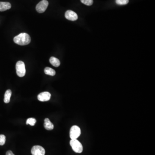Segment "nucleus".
<instances>
[{
    "instance_id": "obj_14",
    "label": "nucleus",
    "mask_w": 155,
    "mask_h": 155,
    "mask_svg": "<svg viewBox=\"0 0 155 155\" xmlns=\"http://www.w3.org/2000/svg\"><path fill=\"white\" fill-rule=\"evenodd\" d=\"M36 123V120L35 118H29L27 120L26 124V125H30L31 126H34Z\"/></svg>"
},
{
    "instance_id": "obj_3",
    "label": "nucleus",
    "mask_w": 155,
    "mask_h": 155,
    "mask_svg": "<svg viewBox=\"0 0 155 155\" xmlns=\"http://www.w3.org/2000/svg\"><path fill=\"white\" fill-rule=\"evenodd\" d=\"M70 144L74 152L79 154H80L82 152V145L77 140L71 139L70 141Z\"/></svg>"
},
{
    "instance_id": "obj_11",
    "label": "nucleus",
    "mask_w": 155,
    "mask_h": 155,
    "mask_svg": "<svg viewBox=\"0 0 155 155\" xmlns=\"http://www.w3.org/2000/svg\"><path fill=\"white\" fill-rule=\"evenodd\" d=\"M49 61H50V63L54 67H59L60 65V62L59 60L54 57H52L50 58Z\"/></svg>"
},
{
    "instance_id": "obj_17",
    "label": "nucleus",
    "mask_w": 155,
    "mask_h": 155,
    "mask_svg": "<svg viewBox=\"0 0 155 155\" xmlns=\"http://www.w3.org/2000/svg\"><path fill=\"white\" fill-rule=\"evenodd\" d=\"M6 142V137L3 134L0 135V145L3 146Z\"/></svg>"
},
{
    "instance_id": "obj_1",
    "label": "nucleus",
    "mask_w": 155,
    "mask_h": 155,
    "mask_svg": "<svg viewBox=\"0 0 155 155\" xmlns=\"http://www.w3.org/2000/svg\"><path fill=\"white\" fill-rule=\"evenodd\" d=\"M13 41L17 45L24 46L30 43L31 37L28 34L21 33L14 37Z\"/></svg>"
},
{
    "instance_id": "obj_15",
    "label": "nucleus",
    "mask_w": 155,
    "mask_h": 155,
    "mask_svg": "<svg viewBox=\"0 0 155 155\" xmlns=\"http://www.w3.org/2000/svg\"><path fill=\"white\" fill-rule=\"evenodd\" d=\"M116 4L123 5L127 4L129 2V0H115Z\"/></svg>"
},
{
    "instance_id": "obj_13",
    "label": "nucleus",
    "mask_w": 155,
    "mask_h": 155,
    "mask_svg": "<svg viewBox=\"0 0 155 155\" xmlns=\"http://www.w3.org/2000/svg\"><path fill=\"white\" fill-rule=\"evenodd\" d=\"M44 72L46 75L51 76H54L55 75L56 72L54 70L50 67H47L45 68Z\"/></svg>"
},
{
    "instance_id": "obj_5",
    "label": "nucleus",
    "mask_w": 155,
    "mask_h": 155,
    "mask_svg": "<svg viewBox=\"0 0 155 155\" xmlns=\"http://www.w3.org/2000/svg\"><path fill=\"white\" fill-rule=\"evenodd\" d=\"M49 3L47 0H42L41 1L36 7V10L39 13H43L45 12L47 9Z\"/></svg>"
},
{
    "instance_id": "obj_7",
    "label": "nucleus",
    "mask_w": 155,
    "mask_h": 155,
    "mask_svg": "<svg viewBox=\"0 0 155 155\" xmlns=\"http://www.w3.org/2000/svg\"><path fill=\"white\" fill-rule=\"evenodd\" d=\"M65 18L69 21H76L78 19V16L77 13L71 10H68L65 12Z\"/></svg>"
},
{
    "instance_id": "obj_12",
    "label": "nucleus",
    "mask_w": 155,
    "mask_h": 155,
    "mask_svg": "<svg viewBox=\"0 0 155 155\" xmlns=\"http://www.w3.org/2000/svg\"><path fill=\"white\" fill-rule=\"evenodd\" d=\"M11 95H12V92L11 90L8 89L6 90L4 94V100L5 103L8 104L10 102Z\"/></svg>"
},
{
    "instance_id": "obj_4",
    "label": "nucleus",
    "mask_w": 155,
    "mask_h": 155,
    "mask_svg": "<svg viewBox=\"0 0 155 155\" xmlns=\"http://www.w3.org/2000/svg\"><path fill=\"white\" fill-rule=\"evenodd\" d=\"M81 134V131L79 127L74 126L70 129V135L71 139H77Z\"/></svg>"
},
{
    "instance_id": "obj_8",
    "label": "nucleus",
    "mask_w": 155,
    "mask_h": 155,
    "mask_svg": "<svg viewBox=\"0 0 155 155\" xmlns=\"http://www.w3.org/2000/svg\"><path fill=\"white\" fill-rule=\"evenodd\" d=\"M51 94L48 92H41L37 96V99L41 102L48 101L51 99Z\"/></svg>"
},
{
    "instance_id": "obj_18",
    "label": "nucleus",
    "mask_w": 155,
    "mask_h": 155,
    "mask_svg": "<svg viewBox=\"0 0 155 155\" xmlns=\"http://www.w3.org/2000/svg\"><path fill=\"white\" fill-rule=\"evenodd\" d=\"M6 155H15L14 154H13V153L12 152V151H7L6 153Z\"/></svg>"
},
{
    "instance_id": "obj_6",
    "label": "nucleus",
    "mask_w": 155,
    "mask_h": 155,
    "mask_svg": "<svg viewBox=\"0 0 155 155\" xmlns=\"http://www.w3.org/2000/svg\"><path fill=\"white\" fill-rule=\"evenodd\" d=\"M31 153L32 155H45V151L43 147L36 145L32 148Z\"/></svg>"
},
{
    "instance_id": "obj_16",
    "label": "nucleus",
    "mask_w": 155,
    "mask_h": 155,
    "mask_svg": "<svg viewBox=\"0 0 155 155\" xmlns=\"http://www.w3.org/2000/svg\"><path fill=\"white\" fill-rule=\"evenodd\" d=\"M82 3L87 6H91L93 4V0H81Z\"/></svg>"
},
{
    "instance_id": "obj_2",
    "label": "nucleus",
    "mask_w": 155,
    "mask_h": 155,
    "mask_svg": "<svg viewBox=\"0 0 155 155\" xmlns=\"http://www.w3.org/2000/svg\"><path fill=\"white\" fill-rule=\"evenodd\" d=\"M16 74L20 77H23L26 75V70L24 62L22 61L17 62L16 63Z\"/></svg>"
},
{
    "instance_id": "obj_9",
    "label": "nucleus",
    "mask_w": 155,
    "mask_h": 155,
    "mask_svg": "<svg viewBox=\"0 0 155 155\" xmlns=\"http://www.w3.org/2000/svg\"><path fill=\"white\" fill-rule=\"evenodd\" d=\"M11 5L7 2H0V11H4L10 9Z\"/></svg>"
},
{
    "instance_id": "obj_10",
    "label": "nucleus",
    "mask_w": 155,
    "mask_h": 155,
    "mask_svg": "<svg viewBox=\"0 0 155 155\" xmlns=\"http://www.w3.org/2000/svg\"><path fill=\"white\" fill-rule=\"evenodd\" d=\"M44 127L47 130H52L53 129L54 126L53 123L50 121L49 119L48 118L45 119V123H44Z\"/></svg>"
}]
</instances>
